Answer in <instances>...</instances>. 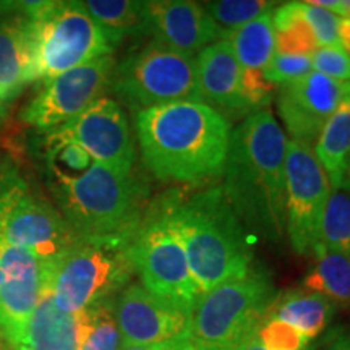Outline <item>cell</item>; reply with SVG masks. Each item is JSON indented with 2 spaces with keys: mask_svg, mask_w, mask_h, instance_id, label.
Returning a JSON list of instances; mask_svg holds the SVG:
<instances>
[{
  "mask_svg": "<svg viewBox=\"0 0 350 350\" xmlns=\"http://www.w3.org/2000/svg\"><path fill=\"white\" fill-rule=\"evenodd\" d=\"M287 138L269 109L247 116L232 130L222 191L252 239L286 235Z\"/></svg>",
  "mask_w": 350,
  "mask_h": 350,
  "instance_id": "obj_1",
  "label": "cell"
},
{
  "mask_svg": "<svg viewBox=\"0 0 350 350\" xmlns=\"http://www.w3.org/2000/svg\"><path fill=\"white\" fill-rule=\"evenodd\" d=\"M143 164L157 180L208 183L222 175L232 126L200 100L156 106L135 116Z\"/></svg>",
  "mask_w": 350,
  "mask_h": 350,
  "instance_id": "obj_2",
  "label": "cell"
},
{
  "mask_svg": "<svg viewBox=\"0 0 350 350\" xmlns=\"http://www.w3.org/2000/svg\"><path fill=\"white\" fill-rule=\"evenodd\" d=\"M169 204L201 295L250 271L252 237L221 187L206 188L188 198L172 193Z\"/></svg>",
  "mask_w": 350,
  "mask_h": 350,
  "instance_id": "obj_3",
  "label": "cell"
},
{
  "mask_svg": "<svg viewBox=\"0 0 350 350\" xmlns=\"http://www.w3.org/2000/svg\"><path fill=\"white\" fill-rule=\"evenodd\" d=\"M49 177L59 213L77 237L133 235L146 213V190L133 172L93 163L72 175L49 164Z\"/></svg>",
  "mask_w": 350,
  "mask_h": 350,
  "instance_id": "obj_4",
  "label": "cell"
},
{
  "mask_svg": "<svg viewBox=\"0 0 350 350\" xmlns=\"http://www.w3.org/2000/svg\"><path fill=\"white\" fill-rule=\"evenodd\" d=\"M278 299L273 278L261 266L211 288L196 301L190 339L195 350H242Z\"/></svg>",
  "mask_w": 350,
  "mask_h": 350,
  "instance_id": "obj_5",
  "label": "cell"
},
{
  "mask_svg": "<svg viewBox=\"0 0 350 350\" xmlns=\"http://www.w3.org/2000/svg\"><path fill=\"white\" fill-rule=\"evenodd\" d=\"M133 235L77 237L54 260L49 288L55 305L77 314L124 291L135 274L130 256Z\"/></svg>",
  "mask_w": 350,
  "mask_h": 350,
  "instance_id": "obj_6",
  "label": "cell"
},
{
  "mask_svg": "<svg viewBox=\"0 0 350 350\" xmlns=\"http://www.w3.org/2000/svg\"><path fill=\"white\" fill-rule=\"evenodd\" d=\"M31 21L36 81L111 55L113 46L81 2H23Z\"/></svg>",
  "mask_w": 350,
  "mask_h": 350,
  "instance_id": "obj_7",
  "label": "cell"
},
{
  "mask_svg": "<svg viewBox=\"0 0 350 350\" xmlns=\"http://www.w3.org/2000/svg\"><path fill=\"white\" fill-rule=\"evenodd\" d=\"M130 256L144 288L193 313L201 292L170 219L169 195L146 209L131 239Z\"/></svg>",
  "mask_w": 350,
  "mask_h": 350,
  "instance_id": "obj_8",
  "label": "cell"
},
{
  "mask_svg": "<svg viewBox=\"0 0 350 350\" xmlns=\"http://www.w3.org/2000/svg\"><path fill=\"white\" fill-rule=\"evenodd\" d=\"M111 90L135 113L180 100H200L196 55L154 41L116 65Z\"/></svg>",
  "mask_w": 350,
  "mask_h": 350,
  "instance_id": "obj_9",
  "label": "cell"
},
{
  "mask_svg": "<svg viewBox=\"0 0 350 350\" xmlns=\"http://www.w3.org/2000/svg\"><path fill=\"white\" fill-rule=\"evenodd\" d=\"M75 240L62 214L38 198L15 169L0 170V255L8 248H23L51 261Z\"/></svg>",
  "mask_w": 350,
  "mask_h": 350,
  "instance_id": "obj_10",
  "label": "cell"
},
{
  "mask_svg": "<svg viewBox=\"0 0 350 350\" xmlns=\"http://www.w3.org/2000/svg\"><path fill=\"white\" fill-rule=\"evenodd\" d=\"M329 191V178L313 148L287 139L286 234L299 255H310L318 245L319 221Z\"/></svg>",
  "mask_w": 350,
  "mask_h": 350,
  "instance_id": "obj_11",
  "label": "cell"
},
{
  "mask_svg": "<svg viewBox=\"0 0 350 350\" xmlns=\"http://www.w3.org/2000/svg\"><path fill=\"white\" fill-rule=\"evenodd\" d=\"M116 65L112 54L103 55L46 81L41 93L23 109L21 119L46 131L65 125L96 100L106 98Z\"/></svg>",
  "mask_w": 350,
  "mask_h": 350,
  "instance_id": "obj_12",
  "label": "cell"
},
{
  "mask_svg": "<svg viewBox=\"0 0 350 350\" xmlns=\"http://www.w3.org/2000/svg\"><path fill=\"white\" fill-rule=\"evenodd\" d=\"M51 133L77 143L91 156L93 163L133 172L137 159L133 135L126 113L117 100L100 98Z\"/></svg>",
  "mask_w": 350,
  "mask_h": 350,
  "instance_id": "obj_13",
  "label": "cell"
},
{
  "mask_svg": "<svg viewBox=\"0 0 350 350\" xmlns=\"http://www.w3.org/2000/svg\"><path fill=\"white\" fill-rule=\"evenodd\" d=\"M113 317L122 347L151 345L190 336L191 312L151 294L142 284H129L113 300Z\"/></svg>",
  "mask_w": 350,
  "mask_h": 350,
  "instance_id": "obj_14",
  "label": "cell"
},
{
  "mask_svg": "<svg viewBox=\"0 0 350 350\" xmlns=\"http://www.w3.org/2000/svg\"><path fill=\"white\" fill-rule=\"evenodd\" d=\"M345 88L347 83L317 72L279 86L275 106L292 142L314 146L323 126L342 100Z\"/></svg>",
  "mask_w": 350,
  "mask_h": 350,
  "instance_id": "obj_15",
  "label": "cell"
},
{
  "mask_svg": "<svg viewBox=\"0 0 350 350\" xmlns=\"http://www.w3.org/2000/svg\"><path fill=\"white\" fill-rule=\"evenodd\" d=\"M146 34L161 46L190 55L224 39L206 8L188 0L148 2Z\"/></svg>",
  "mask_w": 350,
  "mask_h": 350,
  "instance_id": "obj_16",
  "label": "cell"
},
{
  "mask_svg": "<svg viewBox=\"0 0 350 350\" xmlns=\"http://www.w3.org/2000/svg\"><path fill=\"white\" fill-rule=\"evenodd\" d=\"M196 72L203 103L221 113H253L245 90V70L226 39L196 54Z\"/></svg>",
  "mask_w": 350,
  "mask_h": 350,
  "instance_id": "obj_17",
  "label": "cell"
},
{
  "mask_svg": "<svg viewBox=\"0 0 350 350\" xmlns=\"http://www.w3.org/2000/svg\"><path fill=\"white\" fill-rule=\"evenodd\" d=\"M5 5L0 3V103L16 98L36 81L31 21L25 8L13 13L18 3Z\"/></svg>",
  "mask_w": 350,
  "mask_h": 350,
  "instance_id": "obj_18",
  "label": "cell"
},
{
  "mask_svg": "<svg viewBox=\"0 0 350 350\" xmlns=\"http://www.w3.org/2000/svg\"><path fill=\"white\" fill-rule=\"evenodd\" d=\"M52 268L54 260L44 261L28 273L16 278H5L0 288V329L16 350L21 347L29 318L41 301L44 292L51 286Z\"/></svg>",
  "mask_w": 350,
  "mask_h": 350,
  "instance_id": "obj_19",
  "label": "cell"
},
{
  "mask_svg": "<svg viewBox=\"0 0 350 350\" xmlns=\"http://www.w3.org/2000/svg\"><path fill=\"white\" fill-rule=\"evenodd\" d=\"M80 338V314L62 312L47 288L25 327L20 350H78Z\"/></svg>",
  "mask_w": 350,
  "mask_h": 350,
  "instance_id": "obj_20",
  "label": "cell"
},
{
  "mask_svg": "<svg viewBox=\"0 0 350 350\" xmlns=\"http://www.w3.org/2000/svg\"><path fill=\"white\" fill-rule=\"evenodd\" d=\"M334 314L336 306L326 297L306 288H292L278 295L266 318L282 319L312 342L329 327Z\"/></svg>",
  "mask_w": 350,
  "mask_h": 350,
  "instance_id": "obj_21",
  "label": "cell"
},
{
  "mask_svg": "<svg viewBox=\"0 0 350 350\" xmlns=\"http://www.w3.org/2000/svg\"><path fill=\"white\" fill-rule=\"evenodd\" d=\"M313 152L325 169L331 188L342 185L350 165V81L338 109L323 126Z\"/></svg>",
  "mask_w": 350,
  "mask_h": 350,
  "instance_id": "obj_22",
  "label": "cell"
},
{
  "mask_svg": "<svg viewBox=\"0 0 350 350\" xmlns=\"http://www.w3.org/2000/svg\"><path fill=\"white\" fill-rule=\"evenodd\" d=\"M304 288L326 297L336 308L350 310V255L317 245Z\"/></svg>",
  "mask_w": 350,
  "mask_h": 350,
  "instance_id": "obj_23",
  "label": "cell"
},
{
  "mask_svg": "<svg viewBox=\"0 0 350 350\" xmlns=\"http://www.w3.org/2000/svg\"><path fill=\"white\" fill-rule=\"evenodd\" d=\"M116 49L126 36L146 34L148 2L133 0H86L81 2Z\"/></svg>",
  "mask_w": 350,
  "mask_h": 350,
  "instance_id": "obj_24",
  "label": "cell"
},
{
  "mask_svg": "<svg viewBox=\"0 0 350 350\" xmlns=\"http://www.w3.org/2000/svg\"><path fill=\"white\" fill-rule=\"evenodd\" d=\"M273 12L274 8L227 34L226 41L245 70L262 73L275 55Z\"/></svg>",
  "mask_w": 350,
  "mask_h": 350,
  "instance_id": "obj_25",
  "label": "cell"
},
{
  "mask_svg": "<svg viewBox=\"0 0 350 350\" xmlns=\"http://www.w3.org/2000/svg\"><path fill=\"white\" fill-rule=\"evenodd\" d=\"M275 54L310 57L319 49V44L308 23L300 13V2H287L274 8Z\"/></svg>",
  "mask_w": 350,
  "mask_h": 350,
  "instance_id": "obj_26",
  "label": "cell"
},
{
  "mask_svg": "<svg viewBox=\"0 0 350 350\" xmlns=\"http://www.w3.org/2000/svg\"><path fill=\"white\" fill-rule=\"evenodd\" d=\"M318 245L350 255V185L331 188L321 221H319Z\"/></svg>",
  "mask_w": 350,
  "mask_h": 350,
  "instance_id": "obj_27",
  "label": "cell"
},
{
  "mask_svg": "<svg viewBox=\"0 0 350 350\" xmlns=\"http://www.w3.org/2000/svg\"><path fill=\"white\" fill-rule=\"evenodd\" d=\"M80 314L81 338L78 350H120L122 339L116 317L113 300L109 299L83 310Z\"/></svg>",
  "mask_w": 350,
  "mask_h": 350,
  "instance_id": "obj_28",
  "label": "cell"
},
{
  "mask_svg": "<svg viewBox=\"0 0 350 350\" xmlns=\"http://www.w3.org/2000/svg\"><path fill=\"white\" fill-rule=\"evenodd\" d=\"M203 7L224 33L226 39L227 34L250 23L262 13L273 10L274 3L266 0H217L203 3Z\"/></svg>",
  "mask_w": 350,
  "mask_h": 350,
  "instance_id": "obj_29",
  "label": "cell"
},
{
  "mask_svg": "<svg viewBox=\"0 0 350 350\" xmlns=\"http://www.w3.org/2000/svg\"><path fill=\"white\" fill-rule=\"evenodd\" d=\"M258 342L265 350H308L310 340L294 326L278 318H265L256 331Z\"/></svg>",
  "mask_w": 350,
  "mask_h": 350,
  "instance_id": "obj_30",
  "label": "cell"
},
{
  "mask_svg": "<svg viewBox=\"0 0 350 350\" xmlns=\"http://www.w3.org/2000/svg\"><path fill=\"white\" fill-rule=\"evenodd\" d=\"M300 13L317 38L319 47H340V18L313 2H300Z\"/></svg>",
  "mask_w": 350,
  "mask_h": 350,
  "instance_id": "obj_31",
  "label": "cell"
},
{
  "mask_svg": "<svg viewBox=\"0 0 350 350\" xmlns=\"http://www.w3.org/2000/svg\"><path fill=\"white\" fill-rule=\"evenodd\" d=\"M313 72L312 59L306 55L275 54L268 67L262 72L265 80L271 85H286L300 80Z\"/></svg>",
  "mask_w": 350,
  "mask_h": 350,
  "instance_id": "obj_32",
  "label": "cell"
},
{
  "mask_svg": "<svg viewBox=\"0 0 350 350\" xmlns=\"http://www.w3.org/2000/svg\"><path fill=\"white\" fill-rule=\"evenodd\" d=\"M310 59L313 72L340 83L350 81V57L342 47H319Z\"/></svg>",
  "mask_w": 350,
  "mask_h": 350,
  "instance_id": "obj_33",
  "label": "cell"
},
{
  "mask_svg": "<svg viewBox=\"0 0 350 350\" xmlns=\"http://www.w3.org/2000/svg\"><path fill=\"white\" fill-rule=\"evenodd\" d=\"M308 350H350V329L336 327L323 336V339Z\"/></svg>",
  "mask_w": 350,
  "mask_h": 350,
  "instance_id": "obj_34",
  "label": "cell"
},
{
  "mask_svg": "<svg viewBox=\"0 0 350 350\" xmlns=\"http://www.w3.org/2000/svg\"><path fill=\"white\" fill-rule=\"evenodd\" d=\"M120 350H195V345L191 342L190 336H183V338L170 339L165 340V342L151 345H133V347H122Z\"/></svg>",
  "mask_w": 350,
  "mask_h": 350,
  "instance_id": "obj_35",
  "label": "cell"
},
{
  "mask_svg": "<svg viewBox=\"0 0 350 350\" xmlns=\"http://www.w3.org/2000/svg\"><path fill=\"white\" fill-rule=\"evenodd\" d=\"M339 39H340V47L347 52L350 57V20L340 18L339 23Z\"/></svg>",
  "mask_w": 350,
  "mask_h": 350,
  "instance_id": "obj_36",
  "label": "cell"
},
{
  "mask_svg": "<svg viewBox=\"0 0 350 350\" xmlns=\"http://www.w3.org/2000/svg\"><path fill=\"white\" fill-rule=\"evenodd\" d=\"M0 350H16L15 345L10 342V339L3 334V331L0 329Z\"/></svg>",
  "mask_w": 350,
  "mask_h": 350,
  "instance_id": "obj_37",
  "label": "cell"
},
{
  "mask_svg": "<svg viewBox=\"0 0 350 350\" xmlns=\"http://www.w3.org/2000/svg\"><path fill=\"white\" fill-rule=\"evenodd\" d=\"M242 350H265L262 349V345L258 342V339H256V336H253V338L248 340L247 344L243 345V349Z\"/></svg>",
  "mask_w": 350,
  "mask_h": 350,
  "instance_id": "obj_38",
  "label": "cell"
},
{
  "mask_svg": "<svg viewBox=\"0 0 350 350\" xmlns=\"http://www.w3.org/2000/svg\"><path fill=\"white\" fill-rule=\"evenodd\" d=\"M3 282H5V274H3V271L0 269V288H2Z\"/></svg>",
  "mask_w": 350,
  "mask_h": 350,
  "instance_id": "obj_39",
  "label": "cell"
},
{
  "mask_svg": "<svg viewBox=\"0 0 350 350\" xmlns=\"http://www.w3.org/2000/svg\"><path fill=\"white\" fill-rule=\"evenodd\" d=\"M345 182L350 185V165H349V170H347V175H345Z\"/></svg>",
  "mask_w": 350,
  "mask_h": 350,
  "instance_id": "obj_40",
  "label": "cell"
},
{
  "mask_svg": "<svg viewBox=\"0 0 350 350\" xmlns=\"http://www.w3.org/2000/svg\"><path fill=\"white\" fill-rule=\"evenodd\" d=\"M3 113V106H2V103H0V116H2Z\"/></svg>",
  "mask_w": 350,
  "mask_h": 350,
  "instance_id": "obj_41",
  "label": "cell"
}]
</instances>
